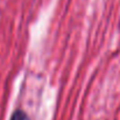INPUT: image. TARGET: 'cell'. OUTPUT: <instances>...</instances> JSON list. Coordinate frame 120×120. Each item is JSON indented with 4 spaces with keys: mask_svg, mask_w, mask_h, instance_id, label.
Here are the masks:
<instances>
[{
    "mask_svg": "<svg viewBox=\"0 0 120 120\" xmlns=\"http://www.w3.org/2000/svg\"><path fill=\"white\" fill-rule=\"evenodd\" d=\"M11 120H29L28 117L26 116V113H23L22 111H15L12 116Z\"/></svg>",
    "mask_w": 120,
    "mask_h": 120,
    "instance_id": "obj_1",
    "label": "cell"
}]
</instances>
